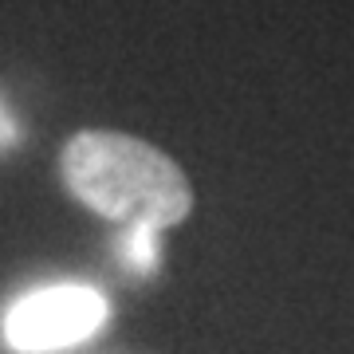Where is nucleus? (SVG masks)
I'll use <instances>...</instances> for the list:
<instances>
[{"label":"nucleus","mask_w":354,"mask_h":354,"mask_svg":"<svg viewBox=\"0 0 354 354\" xmlns=\"http://www.w3.org/2000/svg\"><path fill=\"white\" fill-rule=\"evenodd\" d=\"M59 174L67 193L83 209L114 225L174 228L193 209V185L185 169L158 146L118 134V130H83L64 142Z\"/></svg>","instance_id":"f257e3e1"},{"label":"nucleus","mask_w":354,"mask_h":354,"mask_svg":"<svg viewBox=\"0 0 354 354\" xmlns=\"http://www.w3.org/2000/svg\"><path fill=\"white\" fill-rule=\"evenodd\" d=\"M118 256L127 260L130 272L150 276L153 268H158V228H150V225H130L127 232H122Z\"/></svg>","instance_id":"7ed1b4c3"},{"label":"nucleus","mask_w":354,"mask_h":354,"mask_svg":"<svg viewBox=\"0 0 354 354\" xmlns=\"http://www.w3.org/2000/svg\"><path fill=\"white\" fill-rule=\"evenodd\" d=\"M12 138H16V127H12V122H8V114L0 111V146H8V142H12Z\"/></svg>","instance_id":"20e7f679"},{"label":"nucleus","mask_w":354,"mask_h":354,"mask_svg":"<svg viewBox=\"0 0 354 354\" xmlns=\"http://www.w3.org/2000/svg\"><path fill=\"white\" fill-rule=\"evenodd\" d=\"M106 323L102 291L83 283H55L16 299L4 315V342L20 354H51L91 339Z\"/></svg>","instance_id":"f03ea898"}]
</instances>
